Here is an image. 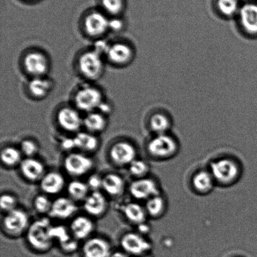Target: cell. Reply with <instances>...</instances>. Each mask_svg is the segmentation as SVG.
<instances>
[{
    "label": "cell",
    "instance_id": "26",
    "mask_svg": "<svg viewBox=\"0 0 257 257\" xmlns=\"http://www.w3.org/2000/svg\"><path fill=\"white\" fill-rule=\"evenodd\" d=\"M145 208L149 218H161L167 211L168 201L165 196L160 193L146 201Z\"/></svg>",
    "mask_w": 257,
    "mask_h": 257
},
{
    "label": "cell",
    "instance_id": "11",
    "mask_svg": "<svg viewBox=\"0 0 257 257\" xmlns=\"http://www.w3.org/2000/svg\"><path fill=\"white\" fill-rule=\"evenodd\" d=\"M112 252L109 241L99 236L88 238L81 247L82 257H110Z\"/></svg>",
    "mask_w": 257,
    "mask_h": 257
},
{
    "label": "cell",
    "instance_id": "15",
    "mask_svg": "<svg viewBox=\"0 0 257 257\" xmlns=\"http://www.w3.org/2000/svg\"><path fill=\"white\" fill-rule=\"evenodd\" d=\"M95 228V223L90 216L78 215L72 219L69 228L73 237L78 241H85L91 237Z\"/></svg>",
    "mask_w": 257,
    "mask_h": 257
},
{
    "label": "cell",
    "instance_id": "35",
    "mask_svg": "<svg viewBox=\"0 0 257 257\" xmlns=\"http://www.w3.org/2000/svg\"><path fill=\"white\" fill-rule=\"evenodd\" d=\"M50 233H51L53 240L57 241L58 244H60L69 240L72 237L71 233L70 232L69 228L66 226L62 225H52L50 229Z\"/></svg>",
    "mask_w": 257,
    "mask_h": 257
},
{
    "label": "cell",
    "instance_id": "13",
    "mask_svg": "<svg viewBox=\"0 0 257 257\" xmlns=\"http://www.w3.org/2000/svg\"><path fill=\"white\" fill-rule=\"evenodd\" d=\"M109 203L106 196L101 191H92L83 201V209L91 218H100L106 213Z\"/></svg>",
    "mask_w": 257,
    "mask_h": 257
},
{
    "label": "cell",
    "instance_id": "8",
    "mask_svg": "<svg viewBox=\"0 0 257 257\" xmlns=\"http://www.w3.org/2000/svg\"><path fill=\"white\" fill-rule=\"evenodd\" d=\"M128 192L136 201H146L161 193L160 185L150 177L134 180L128 186Z\"/></svg>",
    "mask_w": 257,
    "mask_h": 257
},
{
    "label": "cell",
    "instance_id": "16",
    "mask_svg": "<svg viewBox=\"0 0 257 257\" xmlns=\"http://www.w3.org/2000/svg\"><path fill=\"white\" fill-rule=\"evenodd\" d=\"M20 174L30 183L40 182L46 174L44 163L35 157H25L19 165Z\"/></svg>",
    "mask_w": 257,
    "mask_h": 257
},
{
    "label": "cell",
    "instance_id": "4",
    "mask_svg": "<svg viewBox=\"0 0 257 257\" xmlns=\"http://www.w3.org/2000/svg\"><path fill=\"white\" fill-rule=\"evenodd\" d=\"M30 216L27 211L17 208L5 213L2 221V228L5 235L17 238L25 235L30 225Z\"/></svg>",
    "mask_w": 257,
    "mask_h": 257
},
{
    "label": "cell",
    "instance_id": "30",
    "mask_svg": "<svg viewBox=\"0 0 257 257\" xmlns=\"http://www.w3.org/2000/svg\"><path fill=\"white\" fill-rule=\"evenodd\" d=\"M20 148L12 145H8L2 148L1 151V160L5 167L14 168L21 163L24 158Z\"/></svg>",
    "mask_w": 257,
    "mask_h": 257
},
{
    "label": "cell",
    "instance_id": "45",
    "mask_svg": "<svg viewBox=\"0 0 257 257\" xmlns=\"http://www.w3.org/2000/svg\"><path fill=\"white\" fill-rule=\"evenodd\" d=\"M141 257H153L152 256H151L150 255V254H149V255H145V256H141Z\"/></svg>",
    "mask_w": 257,
    "mask_h": 257
},
{
    "label": "cell",
    "instance_id": "6",
    "mask_svg": "<svg viewBox=\"0 0 257 257\" xmlns=\"http://www.w3.org/2000/svg\"><path fill=\"white\" fill-rule=\"evenodd\" d=\"M94 162L89 155L81 152H71L65 156L63 167L72 178H79L88 175L94 168Z\"/></svg>",
    "mask_w": 257,
    "mask_h": 257
},
{
    "label": "cell",
    "instance_id": "20",
    "mask_svg": "<svg viewBox=\"0 0 257 257\" xmlns=\"http://www.w3.org/2000/svg\"><path fill=\"white\" fill-rule=\"evenodd\" d=\"M84 29L90 36L99 37L109 29V20L102 13L94 11L85 18Z\"/></svg>",
    "mask_w": 257,
    "mask_h": 257
},
{
    "label": "cell",
    "instance_id": "9",
    "mask_svg": "<svg viewBox=\"0 0 257 257\" xmlns=\"http://www.w3.org/2000/svg\"><path fill=\"white\" fill-rule=\"evenodd\" d=\"M74 100L78 109L89 113L99 108L102 103V95L97 88L85 87L78 91Z\"/></svg>",
    "mask_w": 257,
    "mask_h": 257
},
{
    "label": "cell",
    "instance_id": "38",
    "mask_svg": "<svg viewBox=\"0 0 257 257\" xmlns=\"http://www.w3.org/2000/svg\"><path fill=\"white\" fill-rule=\"evenodd\" d=\"M20 149L25 157H35L39 152V146L35 140L27 138L20 143Z\"/></svg>",
    "mask_w": 257,
    "mask_h": 257
},
{
    "label": "cell",
    "instance_id": "14",
    "mask_svg": "<svg viewBox=\"0 0 257 257\" xmlns=\"http://www.w3.org/2000/svg\"><path fill=\"white\" fill-rule=\"evenodd\" d=\"M79 208L74 201L69 197L60 196L53 201L50 218L59 220H66L75 217Z\"/></svg>",
    "mask_w": 257,
    "mask_h": 257
},
{
    "label": "cell",
    "instance_id": "1",
    "mask_svg": "<svg viewBox=\"0 0 257 257\" xmlns=\"http://www.w3.org/2000/svg\"><path fill=\"white\" fill-rule=\"evenodd\" d=\"M52 225L47 218L38 219L31 223L25 237L32 250L36 253H45L51 250L54 243L50 233Z\"/></svg>",
    "mask_w": 257,
    "mask_h": 257
},
{
    "label": "cell",
    "instance_id": "25",
    "mask_svg": "<svg viewBox=\"0 0 257 257\" xmlns=\"http://www.w3.org/2000/svg\"><path fill=\"white\" fill-rule=\"evenodd\" d=\"M75 149L84 153L96 152L99 147V138L89 132H78L74 138Z\"/></svg>",
    "mask_w": 257,
    "mask_h": 257
},
{
    "label": "cell",
    "instance_id": "22",
    "mask_svg": "<svg viewBox=\"0 0 257 257\" xmlns=\"http://www.w3.org/2000/svg\"><path fill=\"white\" fill-rule=\"evenodd\" d=\"M191 184L193 191L201 195H208L212 192L216 185L209 169L197 171L191 178Z\"/></svg>",
    "mask_w": 257,
    "mask_h": 257
},
{
    "label": "cell",
    "instance_id": "2",
    "mask_svg": "<svg viewBox=\"0 0 257 257\" xmlns=\"http://www.w3.org/2000/svg\"><path fill=\"white\" fill-rule=\"evenodd\" d=\"M216 185L230 186L240 180L241 167L233 158L222 157L211 162L208 168Z\"/></svg>",
    "mask_w": 257,
    "mask_h": 257
},
{
    "label": "cell",
    "instance_id": "19",
    "mask_svg": "<svg viewBox=\"0 0 257 257\" xmlns=\"http://www.w3.org/2000/svg\"><path fill=\"white\" fill-rule=\"evenodd\" d=\"M24 64L26 71L34 77H44L49 70V60L39 52L29 53L25 57Z\"/></svg>",
    "mask_w": 257,
    "mask_h": 257
},
{
    "label": "cell",
    "instance_id": "28",
    "mask_svg": "<svg viewBox=\"0 0 257 257\" xmlns=\"http://www.w3.org/2000/svg\"><path fill=\"white\" fill-rule=\"evenodd\" d=\"M66 190L69 197L75 203H83L90 193L86 182L78 180L71 181L68 183Z\"/></svg>",
    "mask_w": 257,
    "mask_h": 257
},
{
    "label": "cell",
    "instance_id": "34",
    "mask_svg": "<svg viewBox=\"0 0 257 257\" xmlns=\"http://www.w3.org/2000/svg\"><path fill=\"white\" fill-rule=\"evenodd\" d=\"M53 201L50 200L49 196L45 194L38 195L33 200V207L37 213L42 215H49L51 210Z\"/></svg>",
    "mask_w": 257,
    "mask_h": 257
},
{
    "label": "cell",
    "instance_id": "46",
    "mask_svg": "<svg viewBox=\"0 0 257 257\" xmlns=\"http://www.w3.org/2000/svg\"><path fill=\"white\" fill-rule=\"evenodd\" d=\"M30 1H35V0H30Z\"/></svg>",
    "mask_w": 257,
    "mask_h": 257
},
{
    "label": "cell",
    "instance_id": "41",
    "mask_svg": "<svg viewBox=\"0 0 257 257\" xmlns=\"http://www.w3.org/2000/svg\"><path fill=\"white\" fill-rule=\"evenodd\" d=\"M61 147L64 150L70 151L71 152L72 150L75 149L74 138H66L62 140Z\"/></svg>",
    "mask_w": 257,
    "mask_h": 257
},
{
    "label": "cell",
    "instance_id": "7",
    "mask_svg": "<svg viewBox=\"0 0 257 257\" xmlns=\"http://www.w3.org/2000/svg\"><path fill=\"white\" fill-rule=\"evenodd\" d=\"M110 161L117 167H128L138 158L137 149L128 141L120 140L113 143L109 150Z\"/></svg>",
    "mask_w": 257,
    "mask_h": 257
},
{
    "label": "cell",
    "instance_id": "42",
    "mask_svg": "<svg viewBox=\"0 0 257 257\" xmlns=\"http://www.w3.org/2000/svg\"><path fill=\"white\" fill-rule=\"evenodd\" d=\"M122 22L119 19H113L109 21V28L112 30L121 29L122 27Z\"/></svg>",
    "mask_w": 257,
    "mask_h": 257
},
{
    "label": "cell",
    "instance_id": "37",
    "mask_svg": "<svg viewBox=\"0 0 257 257\" xmlns=\"http://www.w3.org/2000/svg\"><path fill=\"white\" fill-rule=\"evenodd\" d=\"M19 200L16 196L11 193L2 194L0 198V207L3 212L9 213L18 208Z\"/></svg>",
    "mask_w": 257,
    "mask_h": 257
},
{
    "label": "cell",
    "instance_id": "39",
    "mask_svg": "<svg viewBox=\"0 0 257 257\" xmlns=\"http://www.w3.org/2000/svg\"><path fill=\"white\" fill-rule=\"evenodd\" d=\"M59 246L60 251L66 255H71L76 252L80 248L79 241L73 236L65 242L59 244Z\"/></svg>",
    "mask_w": 257,
    "mask_h": 257
},
{
    "label": "cell",
    "instance_id": "3",
    "mask_svg": "<svg viewBox=\"0 0 257 257\" xmlns=\"http://www.w3.org/2000/svg\"><path fill=\"white\" fill-rule=\"evenodd\" d=\"M150 157L157 160H169L175 157L180 151V144L175 137L170 134L155 135L146 145Z\"/></svg>",
    "mask_w": 257,
    "mask_h": 257
},
{
    "label": "cell",
    "instance_id": "31",
    "mask_svg": "<svg viewBox=\"0 0 257 257\" xmlns=\"http://www.w3.org/2000/svg\"><path fill=\"white\" fill-rule=\"evenodd\" d=\"M52 84L49 79L44 77H34L29 84L30 94L35 98H44L52 90Z\"/></svg>",
    "mask_w": 257,
    "mask_h": 257
},
{
    "label": "cell",
    "instance_id": "40",
    "mask_svg": "<svg viewBox=\"0 0 257 257\" xmlns=\"http://www.w3.org/2000/svg\"><path fill=\"white\" fill-rule=\"evenodd\" d=\"M86 183L90 192L100 191L102 190V177L97 174H93L88 178Z\"/></svg>",
    "mask_w": 257,
    "mask_h": 257
},
{
    "label": "cell",
    "instance_id": "12",
    "mask_svg": "<svg viewBox=\"0 0 257 257\" xmlns=\"http://www.w3.org/2000/svg\"><path fill=\"white\" fill-rule=\"evenodd\" d=\"M237 17L241 30L249 36L257 37V4L246 3L241 5Z\"/></svg>",
    "mask_w": 257,
    "mask_h": 257
},
{
    "label": "cell",
    "instance_id": "29",
    "mask_svg": "<svg viewBox=\"0 0 257 257\" xmlns=\"http://www.w3.org/2000/svg\"><path fill=\"white\" fill-rule=\"evenodd\" d=\"M171 120L168 115L164 113H156L151 116L150 127L155 135L168 133L171 127Z\"/></svg>",
    "mask_w": 257,
    "mask_h": 257
},
{
    "label": "cell",
    "instance_id": "10",
    "mask_svg": "<svg viewBox=\"0 0 257 257\" xmlns=\"http://www.w3.org/2000/svg\"><path fill=\"white\" fill-rule=\"evenodd\" d=\"M80 73L87 79H96L101 75L103 61L101 55L92 50L84 53L79 60Z\"/></svg>",
    "mask_w": 257,
    "mask_h": 257
},
{
    "label": "cell",
    "instance_id": "21",
    "mask_svg": "<svg viewBox=\"0 0 257 257\" xmlns=\"http://www.w3.org/2000/svg\"><path fill=\"white\" fill-rule=\"evenodd\" d=\"M120 211L125 220L136 226L147 223L148 217L145 206L138 201H130L121 206Z\"/></svg>",
    "mask_w": 257,
    "mask_h": 257
},
{
    "label": "cell",
    "instance_id": "24",
    "mask_svg": "<svg viewBox=\"0 0 257 257\" xmlns=\"http://www.w3.org/2000/svg\"><path fill=\"white\" fill-rule=\"evenodd\" d=\"M107 57L110 62L115 65L128 64L133 59L134 52L130 45L124 43H116L110 45Z\"/></svg>",
    "mask_w": 257,
    "mask_h": 257
},
{
    "label": "cell",
    "instance_id": "5",
    "mask_svg": "<svg viewBox=\"0 0 257 257\" xmlns=\"http://www.w3.org/2000/svg\"><path fill=\"white\" fill-rule=\"evenodd\" d=\"M119 243L122 250L128 255L141 257L150 254L152 243L138 231H128L121 236Z\"/></svg>",
    "mask_w": 257,
    "mask_h": 257
},
{
    "label": "cell",
    "instance_id": "36",
    "mask_svg": "<svg viewBox=\"0 0 257 257\" xmlns=\"http://www.w3.org/2000/svg\"><path fill=\"white\" fill-rule=\"evenodd\" d=\"M101 6L107 14L115 16L124 10V0H101Z\"/></svg>",
    "mask_w": 257,
    "mask_h": 257
},
{
    "label": "cell",
    "instance_id": "18",
    "mask_svg": "<svg viewBox=\"0 0 257 257\" xmlns=\"http://www.w3.org/2000/svg\"><path fill=\"white\" fill-rule=\"evenodd\" d=\"M40 188L47 196H56L67 187L64 176L57 171L47 172L40 180Z\"/></svg>",
    "mask_w": 257,
    "mask_h": 257
},
{
    "label": "cell",
    "instance_id": "43",
    "mask_svg": "<svg viewBox=\"0 0 257 257\" xmlns=\"http://www.w3.org/2000/svg\"><path fill=\"white\" fill-rule=\"evenodd\" d=\"M110 257H130V255H128L127 253L125 252V251L120 250L113 251Z\"/></svg>",
    "mask_w": 257,
    "mask_h": 257
},
{
    "label": "cell",
    "instance_id": "23",
    "mask_svg": "<svg viewBox=\"0 0 257 257\" xmlns=\"http://www.w3.org/2000/svg\"><path fill=\"white\" fill-rule=\"evenodd\" d=\"M125 183L124 178L116 173H107L102 176V190L105 195L118 198L124 194Z\"/></svg>",
    "mask_w": 257,
    "mask_h": 257
},
{
    "label": "cell",
    "instance_id": "44",
    "mask_svg": "<svg viewBox=\"0 0 257 257\" xmlns=\"http://www.w3.org/2000/svg\"><path fill=\"white\" fill-rule=\"evenodd\" d=\"M99 108H100V110H101L102 114H103V113H104V114H106V113L110 112V107H109V105L107 104H104L103 103L100 105Z\"/></svg>",
    "mask_w": 257,
    "mask_h": 257
},
{
    "label": "cell",
    "instance_id": "33",
    "mask_svg": "<svg viewBox=\"0 0 257 257\" xmlns=\"http://www.w3.org/2000/svg\"><path fill=\"white\" fill-rule=\"evenodd\" d=\"M128 170L130 175L137 180L149 177L151 167L146 160L137 158L128 166Z\"/></svg>",
    "mask_w": 257,
    "mask_h": 257
},
{
    "label": "cell",
    "instance_id": "32",
    "mask_svg": "<svg viewBox=\"0 0 257 257\" xmlns=\"http://www.w3.org/2000/svg\"><path fill=\"white\" fill-rule=\"evenodd\" d=\"M216 7L222 16L231 18L237 17L241 5L238 0H218Z\"/></svg>",
    "mask_w": 257,
    "mask_h": 257
},
{
    "label": "cell",
    "instance_id": "27",
    "mask_svg": "<svg viewBox=\"0 0 257 257\" xmlns=\"http://www.w3.org/2000/svg\"><path fill=\"white\" fill-rule=\"evenodd\" d=\"M83 126L87 132L95 135L102 132L105 129L107 121L104 115L102 113L90 112L83 120Z\"/></svg>",
    "mask_w": 257,
    "mask_h": 257
},
{
    "label": "cell",
    "instance_id": "17",
    "mask_svg": "<svg viewBox=\"0 0 257 257\" xmlns=\"http://www.w3.org/2000/svg\"><path fill=\"white\" fill-rule=\"evenodd\" d=\"M57 122L60 128L69 133L79 132L83 126V120L79 112L74 108H63L58 113Z\"/></svg>",
    "mask_w": 257,
    "mask_h": 257
}]
</instances>
